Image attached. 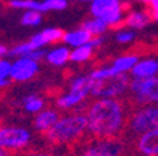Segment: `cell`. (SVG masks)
<instances>
[{
	"mask_svg": "<svg viewBox=\"0 0 158 156\" xmlns=\"http://www.w3.org/2000/svg\"><path fill=\"white\" fill-rule=\"evenodd\" d=\"M151 14L143 10H131L130 13L126 14L124 17V26L130 30H143L150 24L151 21Z\"/></svg>",
	"mask_w": 158,
	"mask_h": 156,
	"instance_id": "18",
	"label": "cell"
},
{
	"mask_svg": "<svg viewBox=\"0 0 158 156\" xmlns=\"http://www.w3.org/2000/svg\"><path fill=\"white\" fill-rule=\"evenodd\" d=\"M126 152L124 141L120 138H92L78 149V156H123Z\"/></svg>",
	"mask_w": 158,
	"mask_h": 156,
	"instance_id": "8",
	"label": "cell"
},
{
	"mask_svg": "<svg viewBox=\"0 0 158 156\" xmlns=\"http://www.w3.org/2000/svg\"><path fill=\"white\" fill-rule=\"evenodd\" d=\"M69 58H71V48L66 45L54 46L49 51H47L45 54V61L51 66H55V68L65 66L69 62Z\"/></svg>",
	"mask_w": 158,
	"mask_h": 156,
	"instance_id": "16",
	"label": "cell"
},
{
	"mask_svg": "<svg viewBox=\"0 0 158 156\" xmlns=\"http://www.w3.org/2000/svg\"><path fill=\"white\" fill-rule=\"evenodd\" d=\"M150 14L151 18L158 21V0H151L150 2Z\"/></svg>",
	"mask_w": 158,
	"mask_h": 156,
	"instance_id": "29",
	"label": "cell"
},
{
	"mask_svg": "<svg viewBox=\"0 0 158 156\" xmlns=\"http://www.w3.org/2000/svg\"><path fill=\"white\" fill-rule=\"evenodd\" d=\"M9 51L10 49L7 48L4 44H0V59L6 58V56H9Z\"/></svg>",
	"mask_w": 158,
	"mask_h": 156,
	"instance_id": "31",
	"label": "cell"
},
{
	"mask_svg": "<svg viewBox=\"0 0 158 156\" xmlns=\"http://www.w3.org/2000/svg\"><path fill=\"white\" fill-rule=\"evenodd\" d=\"M88 134L85 113H69L61 115L56 124L45 134V139L56 146L75 145Z\"/></svg>",
	"mask_w": 158,
	"mask_h": 156,
	"instance_id": "2",
	"label": "cell"
},
{
	"mask_svg": "<svg viewBox=\"0 0 158 156\" xmlns=\"http://www.w3.org/2000/svg\"><path fill=\"white\" fill-rule=\"evenodd\" d=\"M68 7V0H31L30 10H35L40 13H48V11H62Z\"/></svg>",
	"mask_w": 158,
	"mask_h": 156,
	"instance_id": "19",
	"label": "cell"
},
{
	"mask_svg": "<svg viewBox=\"0 0 158 156\" xmlns=\"http://www.w3.org/2000/svg\"><path fill=\"white\" fill-rule=\"evenodd\" d=\"M90 16L102 20L109 28H116L124 23V3L122 0H93L89 4Z\"/></svg>",
	"mask_w": 158,
	"mask_h": 156,
	"instance_id": "6",
	"label": "cell"
},
{
	"mask_svg": "<svg viewBox=\"0 0 158 156\" xmlns=\"http://www.w3.org/2000/svg\"><path fill=\"white\" fill-rule=\"evenodd\" d=\"M93 52H95V48L90 44L73 48V49H71V58H69V61L73 62V63H85V62L92 59Z\"/></svg>",
	"mask_w": 158,
	"mask_h": 156,
	"instance_id": "21",
	"label": "cell"
},
{
	"mask_svg": "<svg viewBox=\"0 0 158 156\" xmlns=\"http://www.w3.org/2000/svg\"><path fill=\"white\" fill-rule=\"evenodd\" d=\"M73 156H78V155H73Z\"/></svg>",
	"mask_w": 158,
	"mask_h": 156,
	"instance_id": "37",
	"label": "cell"
},
{
	"mask_svg": "<svg viewBox=\"0 0 158 156\" xmlns=\"http://www.w3.org/2000/svg\"><path fill=\"white\" fill-rule=\"evenodd\" d=\"M40 72V62L31 58H16L11 62L10 70V80L16 83H24L34 79Z\"/></svg>",
	"mask_w": 158,
	"mask_h": 156,
	"instance_id": "11",
	"label": "cell"
},
{
	"mask_svg": "<svg viewBox=\"0 0 158 156\" xmlns=\"http://www.w3.org/2000/svg\"><path fill=\"white\" fill-rule=\"evenodd\" d=\"M20 23L26 27H37L43 23V13L35 10H27L20 18Z\"/></svg>",
	"mask_w": 158,
	"mask_h": 156,
	"instance_id": "23",
	"label": "cell"
},
{
	"mask_svg": "<svg viewBox=\"0 0 158 156\" xmlns=\"http://www.w3.org/2000/svg\"><path fill=\"white\" fill-rule=\"evenodd\" d=\"M33 142V132L21 125H0V149L21 153Z\"/></svg>",
	"mask_w": 158,
	"mask_h": 156,
	"instance_id": "5",
	"label": "cell"
},
{
	"mask_svg": "<svg viewBox=\"0 0 158 156\" xmlns=\"http://www.w3.org/2000/svg\"><path fill=\"white\" fill-rule=\"evenodd\" d=\"M92 138H120L126 130L128 110L120 98H95L85 111Z\"/></svg>",
	"mask_w": 158,
	"mask_h": 156,
	"instance_id": "1",
	"label": "cell"
},
{
	"mask_svg": "<svg viewBox=\"0 0 158 156\" xmlns=\"http://www.w3.org/2000/svg\"><path fill=\"white\" fill-rule=\"evenodd\" d=\"M45 54H47L45 48H35L27 58H31V59H34V61L40 62V61H43V59H45Z\"/></svg>",
	"mask_w": 158,
	"mask_h": 156,
	"instance_id": "27",
	"label": "cell"
},
{
	"mask_svg": "<svg viewBox=\"0 0 158 156\" xmlns=\"http://www.w3.org/2000/svg\"><path fill=\"white\" fill-rule=\"evenodd\" d=\"M130 156H141V155H130Z\"/></svg>",
	"mask_w": 158,
	"mask_h": 156,
	"instance_id": "36",
	"label": "cell"
},
{
	"mask_svg": "<svg viewBox=\"0 0 158 156\" xmlns=\"http://www.w3.org/2000/svg\"><path fill=\"white\" fill-rule=\"evenodd\" d=\"M158 76V59L157 58H144L138 59L135 66L130 72L131 79H151Z\"/></svg>",
	"mask_w": 158,
	"mask_h": 156,
	"instance_id": "14",
	"label": "cell"
},
{
	"mask_svg": "<svg viewBox=\"0 0 158 156\" xmlns=\"http://www.w3.org/2000/svg\"><path fill=\"white\" fill-rule=\"evenodd\" d=\"M105 42V38H103V35L100 37H92L90 38V41H89V44L93 46V48H99V46H102V44Z\"/></svg>",
	"mask_w": 158,
	"mask_h": 156,
	"instance_id": "30",
	"label": "cell"
},
{
	"mask_svg": "<svg viewBox=\"0 0 158 156\" xmlns=\"http://www.w3.org/2000/svg\"><path fill=\"white\" fill-rule=\"evenodd\" d=\"M130 76L120 75L105 80H92L90 96L95 98H120L128 93L130 89Z\"/></svg>",
	"mask_w": 158,
	"mask_h": 156,
	"instance_id": "7",
	"label": "cell"
},
{
	"mask_svg": "<svg viewBox=\"0 0 158 156\" xmlns=\"http://www.w3.org/2000/svg\"><path fill=\"white\" fill-rule=\"evenodd\" d=\"M137 2H141V3H147V4H150V2H151V0H137Z\"/></svg>",
	"mask_w": 158,
	"mask_h": 156,
	"instance_id": "35",
	"label": "cell"
},
{
	"mask_svg": "<svg viewBox=\"0 0 158 156\" xmlns=\"http://www.w3.org/2000/svg\"><path fill=\"white\" fill-rule=\"evenodd\" d=\"M21 107L27 114L35 115V114H38L40 111H43L45 108V100L41 96L31 93V94H27L21 98Z\"/></svg>",
	"mask_w": 158,
	"mask_h": 156,
	"instance_id": "20",
	"label": "cell"
},
{
	"mask_svg": "<svg viewBox=\"0 0 158 156\" xmlns=\"http://www.w3.org/2000/svg\"><path fill=\"white\" fill-rule=\"evenodd\" d=\"M154 128H158V106H140L128 114L124 132L138 138Z\"/></svg>",
	"mask_w": 158,
	"mask_h": 156,
	"instance_id": "4",
	"label": "cell"
},
{
	"mask_svg": "<svg viewBox=\"0 0 158 156\" xmlns=\"http://www.w3.org/2000/svg\"><path fill=\"white\" fill-rule=\"evenodd\" d=\"M34 49L35 48L31 45L30 41H27V42H20V44H17V45H14L13 48H10L9 56H13L14 59L16 58H23V56H28Z\"/></svg>",
	"mask_w": 158,
	"mask_h": 156,
	"instance_id": "24",
	"label": "cell"
},
{
	"mask_svg": "<svg viewBox=\"0 0 158 156\" xmlns=\"http://www.w3.org/2000/svg\"><path fill=\"white\" fill-rule=\"evenodd\" d=\"M0 156H10V153L6 152V150H3V149H0Z\"/></svg>",
	"mask_w": 158,
	"mask_h": 156,
	"instance_id": "33",
	"label": "cell"
},
{
	"mask_svg": "<svg viewBox=\"0 0 158 156\" xmlns=\"http://www.w3.org/2000/svg\"><path fill=\"white\" fill-rule=\"evenodd\" d=\"M82 28L86 30L92 37H100L109 30V27L103 23L102 20L95 18V17H90V18L85 20L82 23Z\"/></svg>",
	"mask_w": 158,
	"mask_h": 156,
	"instance_id": "22",
	"label": "cell"
},
{
	"mask_svg": "<svg viewBox=\"0 0 158 156\" xmlns=\"http://www.w3.org/2000/svg\"><path fill=\"white\" fill-rule=\"evenodd\" d=\"M114 39L116 42L122 44V45H126V44H130L135 39V31L130 28H120L114 33Z\"/></svg>",
	"mask_w": 158,
	"mask_h": 156,
	"instance_id": "25",
	"label": "cell"
},
{
	"mask_svg": "<svg viewBox=\"0 0 158 156\" xmlns=\"http://www.w3.org/2000/svg\"><path fill=\"white\" fill-rule=\"evenodd\" d=\"M62 37H64V31L61 28L49 27V28H44L43 31L34 34L30 38V42H31V45L34 48H45L47 45L62 41Z\"/></svg>",
	"mask_w": 158,
	"mask_h": 156,
	"instance_id": "15",
	"label": "cell"
},
{
	"mask_svg": "<svg viewBox=\"0 0 158 156\" xmlns=\"http://www.w3.org/2000/svg\"><path fill=\"white\" fill-rule=\"evenodd\" d=\"M138 59H140V56L137 54H124V55L114 58L109 65L93 69L89 73V76L92 80H105V79L113 78V76L128 75L138 62Z\"/></svg>",
	"mask_w": 158,
	"mask_h": 156,
	"instance_id": "9",
	"label": "cell"
},
{
	"mask_svg": "<svg viewBox=\"0 0 158 156\" xmlns=\"http://www.w3.org/2000/svg\"><path fill=\"white\" fill-rule=\"evenodd\" d=\"M92 79L89 75H76L68 82V89L56 97V107L62 111H75L79 106L86 103L90 96Z\"/></svg>",
	"mask_w": 158,
	"mask_h": 156,
	"instance_id": "3",
	"label": "cell"
},
{
	"mask_svg": "<svg viewBox=\"0 0 158 156\" xmlns=\"http://www.w3.org/2000/svg\"><path fill=\"white\" fill-rule=\"evenodd\" d=\"M90 38H92V35H90L86 30H83L82 27H81V28H75V30H71V31L64 33L62 42H64V45L73 49V48H78V46L89 44Z\"/></svg>",
	"mask_w": 158,
	"mask_h": 156,
	"instance_id": "17",
	"label": "cell"
},
{
	"mask_svg": "<svg viewBox=\"0 0 158 156\" xmlns=\"http://www.w3.org/2000/svg\"><path fill=\"white\" fill-rule=\"evenodd\" d=\"M16 156H56L52 152H48V150H30L26 153H17Z\"/></svg>",
	"mask_w": 158,
	"mask_h": 156,
	"instance_id": "28",
	"label": "cell"
},
{
	"mask_svg": "<svg viewBox=\"0 0 158 156\" xmlns=\"http://www.w3.org/2000/svg\"><path fill=\"white\" fill-rule=\"evenodd\" d=\"M135 148L141 156H158V128L140 135L135 141Z\"/></svg>",
	"mask_w": 158,
	"mask_h": 156,
	"instance_id": "13",
	"label": "cell"
},
{
	"mask_svg": "<svg viewBox=\"0 0 158 156\" xmlns=\"http://www.w3.org/2000/svg\"><path fill=\"white\" fill-rule=\"evenodd\" d=\"M10 70H11V62L6 58L0 59V80H10Z\"/></svg>",
	"mask_w": 158,
	"mask_h": 156,
	"instance_id": "26",
	"label": "cell"
},
{
	"mask_svg": "<svg viewBox=\"0 0 158 156\" xmlns=\"http://www.w3.org/2000/svg\"><path fill=\"white\" fill-rule=\"evenodd\" d=\"M75 2H79V3H89V4H90L93 0H75Z\"/></svg>",
	"mask_w": 158,
	"mask_h": 156,
	"instance_id": "34",
	"label": "cell"
},
{
	"mask_svg": "<svg viewBox=\"0 0 158 156\" xmlns=\"http://www.w3.org/2000/svg\"><path fill=\"white\" fill-rule=\"evenodd\" d=\"M10 85V80H0V91H3Z\"/></svg>",
	"mask_w": 158,
	"mask_h": 156,
	"instance_id": "32",
	"label": "cell"
},
{
	"mask_svg": "<svg viewBox=\"0 0 158 156\" xmlns=\"http://www.w3.org/2000/svg\"><path fill=\"white\" fill-rule=\"evenodd\" d=\"M128 94L137 106H158V76L151 79H131Z\"/></svg>",
	"mask_w": 158,
	"mask_h": 156,
	"instance_id": "10",
	"label": "cell"
},
{
	"mask_svg": "<svg viewBox=\"0 0 158 156\" xmlns=\"http://www.w3.org/2000/svg\"><path fill=\"white\" fill-rule=\"evenodd\" d=\"M59 117H61V114H59V111L56 110V108L45 107L43 111H40L38 114L34 115L33 127L37 132L45 135V134L56 124V121L59 120Z\"/></svg>",
	"mask_w": 158,
	"mask_h": 156,
	"instance_id": "12",
	"label": "cell"
}]
</instances>
